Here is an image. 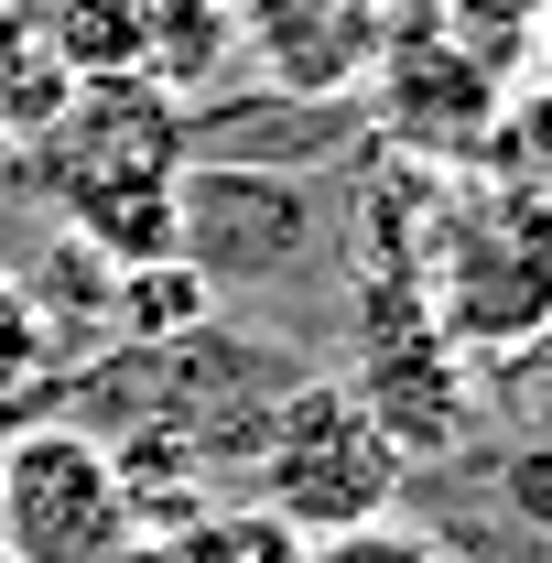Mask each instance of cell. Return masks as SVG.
Wrapping results in <instances>:
<instances>
[{
  "instance_id": "3957f363",
  "label": "cell",
  "mask_w": 552,
  "mask_h": 563,
  "mask_svg": "<svg viewBox=\"0 0 552 563\" xmlns=\"http://www.w3.org/2000/svg\"><path fill=\"white\" fill-rule=\"evenodd\" d=\"M401 455H390V433L368 422V401L346 390V379H292L261 422V444H250V509H272L281 531L314 553V542H336V531H368V520H390V498H401Z\"/></svg>"
},
{
  "instance_id": "4fadbf2b",
  "label": "cell",
  "mask_w": 552,
  "mask_h": 563,
  "mask_svg": "<svg viewBox=\"0 0 552 563\" xmlns=\"http://www.w3.org/2000/svg\"><path fill=\"white\" fill-rule=\"evenodd\" d=\"M498 509H509L520 531H552V444H520V455L498 466Z\"/></svg>"
},
{
  "instance_id": "7c38bea8",
  "label": "cell",
  "mask_w": 552,
  "mask_h": 563,
  "mask_svg": "<svg viewBox=\"0 0 552 563\" xmlns=\"http://www.w3.org/2000/svg\"><path fill=\"white\" fill-rule=\"evenodd\" d=\"M303 563H455L433 531H412V520H368V531H336V542H314Z\"/></svg>"
},
{
  "instance_id": "6da1fadb",
  "label": "cell",
  "mask_w": 552,
  "mask_h": 563,
  "mask_svg": "<svg viewBox=\"0 0 552 563\" xmlns=\"http://www.w3.org/2000/svg\"><path fill=\"white\" fill-rule=\"evenodd\" d=\"M22 174L44 185V207L66 217V239L109 272L185 261V174H196V120L174 87L152 76H87L66 120L22 152Z\"/></svg>"
},
{
  "instance_id": "277c9868",
  "label": "cell",
  "mask_w": 552,
  "mask_h": 563,
  "mask_svg": "<svg viewBox=\"0 0 552 563\" xmlns=\"http://www.w3.org/2000/svg\"><path fill=\"white\" fill-rule=\"evenodd\" d=\"M131 531V477L76 412H22L0 433V563H98Z\"/></svg>"
},
{
  "instance_id": "9c48e42d",
  "label": "cell",
  "mask_w": 552,
  "mask_h": 563,
  "mask_svg": "<svg viewBox=\"0 0 552 563\" xmlns=\"http://www.w3.org/2000/svg\"><path fill=\"white\" fill-rule=\"evenodd\" d=\"M33 22H44V44L66 55V76H141L152 55V0H22Z\"/></svg>"
},
{
  "instance_id": "30bf717a",
  "label": "cell",
  "mask_w": 552,
  "mask_h": 563,
  "mask_svg": "<svg viewBox=\"0 0 552 563\" xmlns=\"http://www.w3.org/2000/svg\"><path fill=\"white\" fill-rule=\"evenodd\" d=\"M477 185H509V196L552 207V87L498 98V120H487V141H477Z\"/></svg>"
},
{
  "instance_id": "8fae6325",
  "label": "cell",
  "mask_w": 552,
  "mask_h": 563,
  "mask_svg": "<svg viewBox=\"0 0 552 563\" xmlns=\"http://www.w3.org/2000/svg\"><path fill=\"white\" fill-rule=\"evenodd\" d=\"M44 379H55V314L33 303V282L0 272V433L44 401Z\"/></svg>"
},
{
  "instance_id": "7a4b0ae2",
  "label": "cell",
  "mask_w": 552,
  "mask_h": 563,
  "mask_svg": "<svg viewBox=\"0 0 552 563\" xmlns=\"http://www.w3.org/2000/svg\"><path fill=\"white\" fill-rule=\"evenodd\" d=\"M412 292L455 357H531L552 336V207L455 174L412 250Z\"/></svg>"
},
{
  "instance_id": "9a60e30c",
  "label": "cell",
  "mask_w": 552,
  "mask_h": 563,
  "mask_svg": "<svg viewBox=\"0 0 552 563\" xmlns=\"http://www.w3.org/2000/svg\"><path fill=\"white\" fill-rule=\"evenodd\" d=\"M0 174H11V141H0Z\"/></svg>"
},
{
  "instance_id": "5b68a950",
  "label": "cell",
  "mask_w": 552,
  "mask_h": 563,
  "mask_svg": "<svg viewBox=\"0 0 552 563\" xmlns=\"http://www.w3.org/2000/svg\"><path fill=\"white\" fill-rule=\"evenodd\" d=\"M346 390L368 401V422L390 433V455L422 466V455H455L466 422H477V390H466V357L444 347V325L422 314L412 282H368L357 303V368Z\"/></svg>"
},
{
  "instance_id": "52a82bcc",
  "label": "cell",
  "mask_w": 552,
  "mask_h": 563,
  "mask_svg": "<svg viewBox=\"0 0 552 563\" xmlns=\"http://www.w3.org/2000/svg\"><path fill=\"white\" fill-rule=\"evenodd\" d=\"M66 98H76V76H66V55L44 44V22H33L22 0H0V141H11V163L66 120Z\"/></svg>"
},
{
  "instance_id": "8992f818",
  "label": "cell",
  "mask_w": 552,
  "mask_h": 563,
  "mask_svg": "<svg viewBox=\"0 0 552 563\" xmlns=\"http://www.w3.org/2000/svg\"><path fill=\"white\" fill-rule=\"evenodd\" d=\"M292 239H303V196L261 174V163H207V174H185V261L196 272H272L292 261Z\"/></svg>"
},
{
  "instance_id": "ba28073f",
  "label": "cell",
  "mask_w": 552,
  "mask_h": 563,
  "mask_svg": "<svg viewBox=\"0 0 552 563\" xmlns=\"http://www.w3.org/2000/svg\"><path fill=\"white\" fill-rule=\"evenodd\" d=\"M207 303L217 282L196 261H152V272H109V336L120 347H185V336H207Z\"/></svg>"
},
{
  "instance_id": "5bb4252c",
  "label": "cell",
  "mask_w": 552,
  "mask_h": 563,
  "mask_svg": "<svg viewBox=\"0 0 552 563\" xmlns=\"http://www.w3.org/2000/svg\"><path fill=\"white\" fill-rule=\"evenodd\" d=\"M98 563H163V531H131L120 553H98Z\"/></svg>"
}]
</instances>
